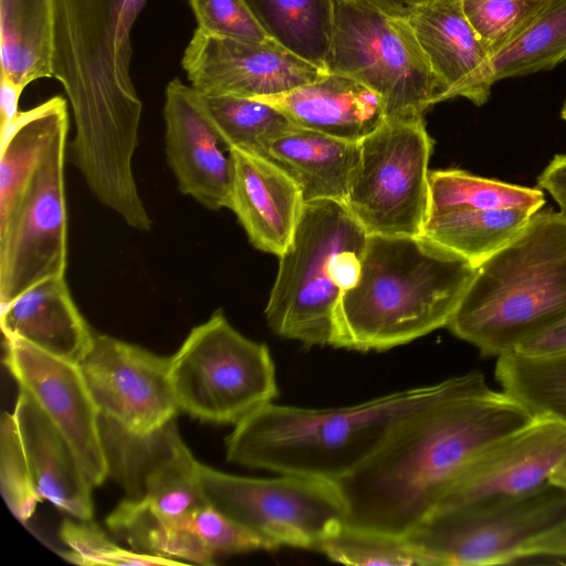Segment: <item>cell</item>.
<instances>
[{
  "instance_id": "obj_35",
  "label": "cell",
  "mask_w": 566,
  "mask_h": 566,
  "mask_svg": "<svg viewBox=\"0 0 566 566\" xmlns=\"http://www.w3.org/2000/svg\"><path fill=\"white\" fill-rule=\"evenodd\" d=\"M0 490L13 516L25 524L42 501L35 488L13 413L0 422Z\"/></svg>"
},
{
  "instance_id": "obj_16",
  "label": "cell",
  "mask_w": 566,
  "mask_h": 566,
  "mask_svg": "<svg viewBox=\"0 0 566 566\" xmlns=\"http://www.w3.org/2000/svg\"><path fill=\"white\" fill-rule=\"evenodd\" d=\"M565 457L566 426L534 419L472 461L432 514L485 507L528 495L549 483L552 472Z\"/></svg>"
},
{
  "instance_id": "obj_10",
  "label": "cell",
  "mask_w": 566,
  "mask_h": 566,
  "mask_svg": "<svg viewBox=\"0 0 566 566\" xmlns=\"http://www.w3.org/2000/svg\"><path fill=\"white\" fill-rule=\"evenodd\" d=\"M432 147L423 117L386 118L360 140L345 203L368 234L421 235Z\"/></svg>"
},
{
  "instance_id": "obj_12",
  "label": "cell",
  "mask_w": 566,
  "mask_h": 566,
  "mask_svg": "<svg viewBox=\"0 0 566 566\" xmlns=\"http://www.w3.org/2000/svg\"><path fill=\"white\" fill-rule=\"evenodd\" d=\"M67 132L69 125L57 132L17 205L0 220L1 306L45 279L65 275Z\"/></svg>"
},
{
  "instance_id": "obj_9",
  "label": "cell",
  "mask_w": 566,
  "mask_h": 566,
  "mask_svg": "<svg viewBox=\"0 0 566 566\" xmlns=\"http://www.w3.org/2000/svg\"><path fill=\"white\" fill-rule=\"evenodd\" d=\"M209 504L260 539L266 551L282 546L319 551L346 518L335 482L293 474L250 478L199 463Z\"/></svg>"
},
{
  "instance_id": "obj_33",
  "label": "cell",
  "mask_w": 566,
  "mask_h": 566,
  "mask_svg": "<svg viewBox=\"0 0 566 566\" xmlns=\"http://www.w3.org/2000/svg\"><path fill=\"white\" fill-rule=\"evenodd\" d=\"M329 560L356 566H429L406 537L360 528L344 523L321 545Z\"/></svg>"
},
{
  "instance_id": "obj_19",
  "label": "cell",
  "mask_w": 566,
  "mask_h": 566,
  "mask_svg": "<svg viewBox=\"0 0 566 566\" xmlns=\"http://www.w3.org/2000/svg\"><path fill=\"white\" fill-rule=\"evenodd\" d=\"M438 83L439 103L490 96L491 54L467 19L461 0H429L408 19Z\"/></svg>"
},
{
  "instance_id": "obj_37",
  "label": "cell",
  "mask_w": 566,
  "mask_h": 566,
  "mask_svg": "<svg viewBox=\"0 0 566 566\" xmlns=\"http://www.w3.org/2000/svg\"><path fill=\"white\" fill-rule=\"evenodd\" d=\"M197 30L213 36L247 42L271 40L245 0H189Z\"/></svg>"
},
{
  "instance_id": "obj_27",
  "label": "cell",
  "mask_w": 566,
  "mask_h": 566,
  "mask_svg": "<svg viewBox=\"0 0 566 566\" xmlns=\"http://www.w3.org/2000/svg\"><path fill=\"white\" fill-rule=\"evenodd\" d=\"M536 212L516 207L429 216L420 237L476 269L517 237Z\"/></svg>"
},
{
  "instance_id": "obj_24",
  "label": "cell",
  "mask_w": 566,
  "mask_h": 566,
  "mask_svg": "<svg viewBox=\"0 0 566 566\" xmlns=\"http://www.w3.org/2000/svg\"><path fill=\"white\" fill-rule=\"evenodd\" d=\"M263 153L293 177L304 202H345L359 161L360 142L291 124L265 142Z\"/></svg>"
},
{
  "instance_id": "obj_45",
  "label": "cell",
  "mask_w": 566,
  "mask_h": 566,
  "mask_svg": "<svg viewBox=\"0 0 566 566\" xmlns=\"http://www.w3.org/2000/svg\"><path fill=\"white\" fill-rule=\"evenodd\" d=\"M566 156V154H564Z\"/></svg>"
},
{
  "instance_id": "obj_14",
  "label": "cell",
  "mask_w": 566,
  "mask_h": 566,
  "mask_svg": "<svg viewBox=\"0 0 566 566\" xmlns=\"http://www.w3.org/2000/svg\"><path fill=\"white\" fill-rule=\"evenodd\" d=\"M4 365L19 389L38 405L64 439L92 488L109 475L101 416L77 364L20 338H4Z\"/></svg>"
},
{
  "instance_id": "obj_2",
  "label": "cell",
  "mask_w": 566,
  "mask_h": 566,
  "mask_svg": "<svg viewBox=\"0 0 566 566\" xmlns=\"http://www.w3.org/2000/svg\"><path fill=\"white\" fill-rule=\"evenodd\" d=\"M146 1L54 0L53 74L74 117L72 163L124 219L145 209L133 172L143 104L130 76V35Z\"/></svg>"
},
{
  "instance_id": "obj_17",
  "label": "cell",
  "mask_w": 566,
  "mask_h": 566,
  "mask_svg": "<svg viewBox=\"0 0 566 566\" xmlns=\"http://www.w3.org/2000/svg\"><path fill=\"white\" fill-rule=\"evenodd\" d=\"M181 65L202 95L261 98L290 92L325 72L273 40L247 42L196 29Z\"/></svg>"
},
{
  "instance_id": "obj_4",
  "label": "cell",
  "mask_w": 566,
  "mask_h": 566,
  "mask_svg": "<svg viewBox=\"0 0 566 566\" xmlns=\"http://www.w3.org/2000/svg\"><path fill=\"white\" fill-rule=\"evenodd\" d=\"M475 272L422 237L369 234L337 312V348L385 352L447 327Z\"/></svg>"
},
{
  "instance_id": "obj_41",
  "label": "cell",
  "mask_w": 566,
  "mask_h": 566,
  "mask_svg": "<svg viewBox=\"0 0 566 566\" xmlns=\"http://www.w3.org/2000/svg\"><path fill=\"white\" fill-rule=\"evenodd\" d=\"M22 91L14 85L1 81V135L14 123L20 114L19 98Z\"/></svg>"
},
{
  "instance_id": "obj_38",
  "label": "cell",
  "mask_w": 566,
  "mask_h": 566,
  "mask_svg": "<svg viewBox=\"0 0 566 566\" xmlns=\"http://www.w3.org/2000/svg\"><path fill=\"white\" fill-rule=\"evenodd\" d=\"M513 353L530 357L566 353V316L522 342Z\"/></svg>"
},
{
  "instance_id": "obj_1",
  "label": "cell",
  "mask_w": 566,
  "mask_h": 566,
  "mask_svg": "<svg viewBox=\"0 0 566 566\" xmlns=\"http://www.w3.org/2000/svg\"><path fill=\"white\" fill-rule=\"evenodd\" d=\"M535 418L482 373L402 421L384 444L336 483L345 523L406 537L482 452Z\"/></svg>"
},
{
  "instance_id": "obj_30",
  "label": "cell",
  "mask_w": 566,
  "mask_h": 566,
  "mask_svg": "<svg viewBox=\"0 0 566 566\" xmlns=\"http://www.w3.org/2000/svg\"><path fill=\"white\" fill-rule=\"evenodd\" d=\"M545 203L542 189L474 176L461 169L429 171V216L458 210L531 208Z\"/></svg>"
},
{
  "instance_id": "obj_36",
  "label": "cell",
  "mask_w": 566,
  "mask_h": 566,
  "mask_svg": "<svg viewBox=\"0 0 566 566\" xmlns=\"http://www.w3.org/2000/svg\"><path fill=\"white\" fill-rule=\"evenodd\" d=\"M60 537L69 548L60 555L69 563L82 566H169L184 565L179 562L125 549L109 539L91 521H65L60 528Z\"/></svg>"
},
{
  "instance_id": "obj_23",
  "label": "cell",
  "mask_w": 566,
  "mask_h": 566,
  "mask_svg": "<svg viewBox=\"0 0 566 566\" xmlns=\"http://www.w3.org/2000/svg\"><path fill=\"white\" fill-rule=\"evenodd\" d=\"M13 415L41 499L77 521H92V486L64 439L30 396L21 390Z\"/></svg>"
},
{
  "instance_id": "obj_29",
  "label": "cell",
  "mask_w": 566,
  "mask_h": 566,
  "mask_svg": "<svg viewBox=\"0 0 566 566\" xmlns=\"http://www.w3.org/2000/svg\"><path fill=\"white\" fill-rule=\"evenodd\" d=\"M495 377L502 390L535 419L566 426V353L530 357L511 353L497 357Z\"/></svg>"
},
{
  "instance_id": "obj_7",
  "label": "cell",
  "mask_w": 566,
  "mask_h": 566,
  "mask_svg": "<svg viewBox=\"0 0 566 566\" xmlns=\"http://www.w3.org/2000/svg\"><path fill=\"white\" fill-rule=\"evenodd\" d=\"M180 411L218 424H238L279 396L269 347L237 331L221 310L193 327L170 357Z\"/></svg>"
},
{
  "instance_id": "obj_21",
  "label": "cell",
  "mask_w": 566,
  "mask_h": 566,
  "mask_svg": "<svg viewBox=\"0 0 566 566\" xmlns=\"http://www.w3.org/2000/svg\"><path fill=\"white\" fill-rule=\"evenodd\" d=\"M280 109L294 125L360 142L386 119L381 98L360 82L325 72L282 94L255 98Z\"/></svg>"
},
{
  "instance_id": "obj_22",
  "label": "cell",
  "mask_w": 566,
  "mask_h": 566,
  "mask_svg": "<svg viewBox=\"0 0 566 566\" xmlns=\"http://www.w3.org/2000/svg\"><path fill=\"white\" fill-rule=\"evenodd\" d=\"M4 338H20L73 364L88 350L93 337L78 311L65 276L45 279L1 306Z\"/></svg>"
},
{
  "instance_id": "obj_18",
  "label": "cell",
  "mask_w": 566,
  "mask_h": 566,
  "mask_svg": "<svg viewBox=\"0 0 566 566\" xmlns=\"http://www.w3.org/2000/svg\"><path fill=\"white\" fill-rule=\"evenodd\" d=\"M165 148L179 191L209 210L230 206L232 164L205 112L200 94L179 78L165 90Z\"/></svg>"
},
{
  "instance_id": "obj_39",
  "label": "cell",
  "mask_w": 566,
  "mask_h": 566,
  "mask_svg": "<svg viewBox=\"0 0 566 566\" xmlns=\"http://www.w3.org/2000/svg\"><path fill=\"white\" fill-rule=\"evenodd\" d=\"M537 187L546 190L566 216V156L555 155L537 178Z\"/></svg>"
},
{
  "instance_id": "obj_5",
  "label": "cell",
  "mask_w": 566,
  "mask_h": 566,
  "mask_svg": "<svg viewBox=\"0 0 566 566\" xmlns=\"http://www.w3.org/2000/svg\"><path fill=\"white\" fill-rule=\"evenodd\" d=\"M566 316V216L538 210L475 269L449 331L484 356L511 354Z\"/></svg>"
},
{
  "instance_id": "obj_3",
  "label": "cell",
  "mask_w": 566,
  "mask_h": 566,
  "mask_svg": "<svg viewBox=\"0 0 566 566\" xmlns=\"http://www.w3.org/2000/svg\"><path fill=\"white\" fill-rule=\"evenodd\" d=\"M474 373L345 407L271 402L234 426L226 439L227 460L277 474L337 482L367 461L402 421L462 389Z\"/></svg>"
},
{
  "instance_id": "obj_11",
  "label": "cell",
  "mask_w": 566,
  "mask_h": 566,
  "mask_svg": "<svg viewBox=\"0 0 566 566\" xmlns=\"http://www.w3.org/2000/svg\"><path fill=\"white\" fill-rule=\"evenodd\" d=\"M566 523V490L547 483L504 503L432 514L406 539L429 566L500 565L517 560L524 547Z\"/></svg>"
},
{
  "instance_id": "obj_13",
  "label": "cell",
  "mask_w": 566,
  "mask_h": 566,
  "mask_svg": "<svg viewBox=\"0 0 566 566\" xmlns=\"http://www.w3.org/2000/svg\"><path fill=\"white\" fill-rule=\"evenodd\" d=\"M77 365L99 416L126 432L150 433L180 411L170 357L98 334Z\"/></svg>"
},
{
  "instance_id": "obj_32",
  "label": "cell",
  "mask_w": 566,
  "mask_h": 566,
  "mask_svg": "<svg viewBox=\"0 0 566 566\" xmlns=\"http://www.w3.org/2000/svg\"><path fill=\"white\" fill-rule=\"evenodd\" d=\"M200 96L208 119L227 150L238 148L264 156L265 142L293 124L280 109L260 99Z\"/></svg>"
},
{
  "instance_id": "obj_40",
  "label": "cell",
  "mask_w": 566,
  "mask_h": 566,
  "mask_svg": "<svg viewBox=\"0 0 566 566\" xmlns=\"http://www.w3.org/2000/svg\"><path fill=\"white\" fill-rule=\"evenodd\" d=\"M533 556L566 558V523L527 544L518 559Z\"/></svg>"
},
{
  "instance_id": "obj_42",
  "label": "cell",
  "mask_w": 566,
  "mask_h": 566,
  "mask_svg": "<svg viewBox=\"0 0 566 566\" xmlns=\"http://www.w3.org/2000/svg\"><path fill=\"white\" fill-rule=\"evenodd\" d=\"M373 7L389 15L408 19L429 0H353Z\"/></svg>"
},
{
  "instance_id": "obj_8",
  "label": "cell",
  "mask_w": 566,
  "mask_h": 566,
  "mask_svg": "<svg viewBox=\"0 0 566 566\" xmlns=\"http://www.w3.org/2000/svg\"><path fill=\"white\" fill-rule=\"evenodd\" d=\"M325 72L377 93L386 118H420L439 103L437 80L408 20L357 1L334 0Z\"/></svg>"
},
{
  "instance_id": "obj_34",
  "label": "cell",
  "mask_w": 566,
  "mask_h": 566,
  "mask_svg": "<svg viewBox=\"0 0 566 566\" xmlns=\"http://www.w3.org/2000/svg\"><path fill=\"white\" fill-rule=\"evenodd\" d=\"M551 0H461L491 57L514 41Z\"/></svg>"
},
{
  "instance_id": "obj_44",
  "label": "cell",
  "mask_w": 566,
  "mask_h": 566,
  "mask_svg": "<svg viewBox=\"0 0 566 566\" xmlns=\"http://www.w3.org/2000/svg\"><path fill=\"white\" fill-rule=\"evenodd\" d=\"M562 118L566 122V101L563 105L562 112H560Z\"/></svg>"
},
{
  "instance_id": "obj_28",
  "label": "cell",
  "mask_w": 566,
  "mask_h": 566,
  "mask_svg": "<svg viewBox=\"0 0 566 566\" xmlns=\"http://www.w3.org/2000/svg\"><path fill=\"white\" fill-rule=\"evenodd\" d=\"M266 35L325 72L334 0H245Z\"/></svg>"
},
{
  "instance_id": "obj_15",
  "label": "cell",
  "mask_w": 566,
  "mask_h": 566,
  "mask_svg": "<svg viewBox=\"0 0 566 566\" xmlns=\"http://www.w3.org/2000/svg\"><path fill=\"white\" fill-rule=\"evenodd\" d=\"M99 422L109 475L127 499L169 518L208 503L199 481V462L175 420L143 436L126 432L102 417Z\"/></svg>"
},
{
  "instance_id": "obj_43",
  "label": "cell",
  "mask_w": 566,
  "mask_h": 566,
  "mask_svg": "<svg viewBox=\"0 0 566 566\" xmlns=\"http://www.w3.org/2000/svg\"><path fill=\"white\" fill-rule=\"evenodd\" d=\"M548 482L566 490V457L552 472Z\"/></svg>"
},
{
  "instance_id": "obj_20",
  "label": "cell",
  "mask_w": 566,
  "mask_h": 566,
  "mask_svg": "<svg viewBox=\"0 0 566 566\" xmlns=\"http://www.w3.org/2000/svg\"><path fill=\"white\" fill-rule=\"evenodd\" d=\"M228 151L232 164L229 209L254 248L280 256L300 221L305 203L302 191L272 159L238 148Z\"/></svg>"
},
{
  "instance_id": "obj_31",
  "label": "cell",
  "mask_w": 566,
  "mask_h": 566,
  "mask_svg": "<svg viewBox=\"0 0 566 566\" xmlns=\"http://www.w3.org/2000/svg\"><path fill=\"white\" fill-rule=\"evenodd\" d=\"M566 60V0H551L535 20L490 61L491 83L554 69Z\"/></svg>"
},
{
  "instance_id": "obj_6",
  "label": "cell",
  "mask_w": 566,
  "mask_h": 566,
  "mask_svg": "<svg viewBox=\"0 0 566 566\" xmlns=\"http://www.w3.org/2000/svg\"><path fill=\"white\" fill-rule=\"evenodd\" d=\"M368 237L345 202L304 203L264 310L274 334L307 347L336 346L337 307L359 277Z\"/></svg>"
},
{
  "instance_id": "obj_26",
  "label": "cell",
  "mask_w": 566,
  "mask_h": 566,
  "mask_svg": "<svg viewBox=\"0 0 566 566\" xmlns=\"http://www.w3.org/2000/svg\"><path fill=\"white\" fill-rule=\"evenodd\" d=\"M69 125L67 102L54 96L20 112L1 135L0 220L17 205L57 132Z\"/></svg>"
},
{
  "instance_id": "obj_25",
  "label": "cell",
  "mask_w": 566,
  "mask_h": 566,
  "mask_svg": "<svg viewBox=\"0 0 566 566\" xmlns=\"http://www.w3.org/2000/svg\"><path fill=\"white\" fill-rule=\"evenodd\" d=\"M54 0H0L1 81L23 91L54 77Z\"/></svg>"
}]
</instances>
